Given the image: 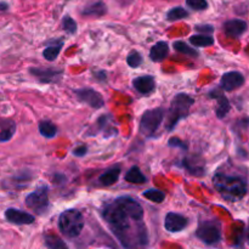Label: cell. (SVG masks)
Returning <instances> with one entry per match:
<instances>
[{
    "instance_id": "cell-33",
    "label": "cell",
    "mask_w": 249,
    "mask_h": 249,
    "mask_svg": "<svg viewBox=\"0 0 249 249\" xmlns=\"http://www.w3.org/2000/svg\"><path fill=\"white\" fill-rule=\"evenodd\" d=\"M168 143H169V146H173V147H179V148H184V150H187L186 143L182 142L180 139L173 138V139H170L169 141H168Z\"/></svg>"
},
{
    "instance_id": "cell-24",
    "label": "cell",
    "mask_w": 249,
    "mask_h": 249,
    "mask_svg": "<svg viewBox=\"0 0 249 249\" xmlns=\"http://www.w3.org/2000/svg\"><path fill=\"white\" fill-rule=\"evenodd\" d=\"M173 48H174L178 53H184V55L186 56H192V57H197V56H198V51L195 50L194 48L187 45L185 41H181V40L175 41V43L173 44Z\"/></svg>"
},
{
    "instance_id": "cell-29",
    "label": "cell",
    "mask_w": 249,
    "mask_h": 249,
    "mask_svg": "<svg viewBox=\"0 0 249 249\" xmlns=\"http://www.w3.org/2000/svg\"><path fill=\"white\" fill-rule=\"evenodd\" d=\"M126 63H128L131 68H138L139 66H141V63H142V56H141L138 51H130L128 57H126Z\"/></svg>"
},
{
    "instance_id": "cell-21",
    "label": "cell",
    "mask_w": 249,
    "mask_h": 249,
    "mask_svg": "<svg viewBox=\"0 0 249 249\" xmlns=\"http://www.w3.org/2000/svg\"><path fill=\"white\" fill-rule=\"evenodd\" d=\"M44 240H45V246L49 249H70L68 246L58 236L53 235V233L45 235Z\"/></svg>"
},
{
    "instance_id": "cell-37",
    "label": "cell",
    "mask_w": 249,
    "mask_h": 249,
    "mask_svg": "<svg viewBox=\"0 0 249 249\" xmlns=\"http://www.w3.org/2000/svg\"><path fill=\"white\" fill-rule=\"evenodd\" d=\"M248 241H249V232H248Z\"/></svg>"
},
{
    "instance_id": "cell-11",
    "label": "cell",
    "mask_w": 249,
    "mask_h": 249,
    "mask_svg": "<svg viewBox=\"0 0 249 249\" xmlns=\"http://www.w3.org/2000/svg\"><path fill=\"white\" fill-rule=\"evenodd\" d=\"M5 218L12 224L16 225H31L34 223L36 218L32 214L26 213V212L18 211V209L10 208L5 212Z\"/></svg>"
},
{
    "instance_id": "cell-17",
    "label": "cell",
    "mask_w": 249,
    "mask_h": 249,
    "mask_svg": "<svg viewBox=\"0 0 249 249\" xmlns=\"http://www.w3.org/2000/svg\"><path fill=\"white\" fill-rule=\"evenodd\" d=\"M168 55H169V45L165 41H158L151 48L150 58L153 62H160L165 60Z\"/></svg>"
},
{
    "instance_id": "cell-1",
    "label": "cell",
    "mask_w": 249,
    "mask_h": 249,
    "mask_svg": "<svg viewBox=\"0 0 249 249\" xmlns=\"http://www.w3.org/2000/svg\"><path fill=\"white\" fill-rule=\"evenodd\" d=\"M102 218L125 249H142L148 243L143 209L131 197L122 196L102 208Z\"/></svg>"
},
{
    "instance_id": "cell-7",
    "label": "cell",
    "mask_w": 249,
    "mask_h": 249,
    "mask_svg": "<svg viewBox=\"0 0 249 249\" xmlns=\"http://www.w3.org/2000/svg\"><path fill=\"white\" fill-rule=\"evenodd\" d=\"M197 238L208 246H214L220 242L221 240V230L220 226L215 221H203L198 225L196 230Z\"/></svg>"
},
{
    "instance_id": "cell-28",
    "label": "cell",
    "mask_w": 249,
    "mask_h": 249,
    "mask_svg": "<svg viewBox=\"0 0 249 249\" xmlns=\"http://www.w3.org/2000/svg\"><path fill=\"white\" fill-rule=\"evenodd\" d=\"M15 130H16V126H15L12 122H10L9 125H6L0 131V142H6V141L11 140V138L15 134Z\"/></svg>"
},
{
    "instance_id": "cell-32",
    "label": "cell",
    "mask_w": 249,
    "mask_h": 249,
    "mask_svg": "<svg viewBox=\"0 0 249 249\" xmlns=\"http://www.w3.org/2000/svg\"><path fill=\"white\" fill-rule=\"evenodd\" d=\"M108 117L107 116H104V117H101V118H99L97 119V122H96V124H94V133L96 134L97 131H100V130H105V128H106L107 125H108Z\"/></svg>"
},
{
    "instance_id": "cell-10",
    "label": "cell",
    "mask_w": 249,
    "mask_h": 249,
    "mask_svg": "<svg viewBox=\"0 0 249 249\" xmlns=\"http://www.w3.org/2000/svg\"><path fill=\"white\" fill-rule=\"evenodd\" d=\"M245 84V77L240 72H228L221 77L220 85L226 91H232Z\"/></svg>"
},
{
    "instance_id": "cell-3",
    "label": "cell",
    "mask_w": 249,
    "mask_h": 249,
    "mask_svg": "<svg viewBox=\"0 0 249 249\" xmlns=\"http://www.w3.org/2000/svg\"><path fill=\"white\" fill-rule=\"evenodd\" d=\"M195 104V100L187 94H178L173 99L170 105L169 112L167 114V121H165V128L167 130H173L178 123L182 118H186L190 113V108Z\"/></svg>"
},
{
    "instance_id": "cell-31",
    "label": "cell",
    "mask_w": 249,
    "mask_h": 249,
    "mask_svg": "<svg viewBox=\"0 0 249 249\" xmlns=\"http://www.w3.org/2000/svg\"><path fill=\"white\" fill-rule=\"evenodd\" d=\"M186 2L191 9L196 10V11L206 10L207 7H208V2H207V0H186Z\"/></svg>"
},
{
    "instance_id": "cell-5",
    "label": "cell",
    "mask_w": 249,
    "mask_h": 249,
    "mask_svg": "<svg viewBox=\"0 0 249 249\" xmlns=\"http://www.w3.org/2000/svg\"><path fill=\"white\" fill-rule=\"evenodd\" d=\"M165 111L163 108L148 109L142 114L140 121V134L143 138H152L164 119Z\"/></svg>"
},
{
    "instance_id": "cell-25",
    "label": "cell",
    "mask_w": 249,
    "mask_h": 249,
    "mask_svg": "<svg viewBox=\"0 0 249 249\" xmlns=\"http://www.w3.org/2000/svg\"><path fill=\"white\" fill-rule=\"evenodd\" d=\"M142 196L145 197V198H147L148 201L155 202V203H162V202L165 199L164 192L160 191V190H155V189L147 190V191L143 192Z\"/></svg>"
},
{
    "instance_id": "cell-12",
    "label": "cell",
    "mask_w": 249,
    "mask_h": 249,
    "mask_svg": "<svg viewBox=\"0 0 249 249\" xmlns=\"http://www.w3.org/2000/svg\"><path fill=\"white\" fill-rule=\"evenodd\" d=\"M31 74H33L36 79L39 80L40 83H53L62 74V71H57V70H53V68H38V67H33L29 70Z\"/></svg>"
},
{
    "instance_id": "cell-14",
    "label": "cell",
    "mask_w": 249,
    "mask_h": 249,
    "mask_svg": "<svg viewBox=\"0 0 249 249\" xmlns=\"http://www.w3.org/2000/svg\"><path fill=\"white\" fill-rule=\"evenodd\" d=\"M209 97L211 99H215L218 102V107H216V116L219 118H224L226 114L230 112V102H229L228 97L223 94L221 91H219L218 89H214L209 92Z\"/></svg>"
},
{
    "instance_id": "cell-19",
    "label": "cell",
    "mask_w": 249,
    "mask_h": 249,
    "mask_svg": "<svg viewBox=\"0 0 249 249\" xmlns=\"http://www.w3.org/2000/svg\"><path fill=\"white\" fill-rule=\"evenodd\" d=\"M124 179H125V181L130 182V184H136V185L145 184V182L147 181L146 177L141 173V170L139 169L138 167H133L131 169H129Z\"/></svg>"
},
{
    "instance_id": "cell-13",
    "label": "cell",
    "mask_w": 249,
    "mask_h": 249,
    "mask_svg": "<svg viewBox=\"0 0 249 249\" xmlns=\"http://www.w3.org/2000/svg\"><path fill=\"white\" fill-rule=\"evenodd\" d=\"M133 87L142 95H148L156 89V80L153 75H140L133 80Z\"/></svg>"
},
{
    "instance_id": "cell-26",
    "label": "cell",
    "mask_w": 249,
    "mask_h": 249,
    "mask_svg": "<svg viewBox=\"0 0 249 249\" xmlns=\"http://www.w3.org/2000/svg\"><path fill=\"white\" fill-rule=\"evenodd\" d=\"M189 16V12L186 11L182 7H174V9L170 10L167 15L168 21H179V19L186 18Z\"/></svg>"
},
{
    "instance_id": "cell-30",
    "label": "cell",
    "mask_w": 249,
    "mask_h": 249,
    "mask_svg": "<svg viewBox=\"0 0 249 249\" xmlns=\"http://www.w3.org/2000/svg\"><path fill=\"white\" fill-rule=\"evenodd\" d=\"M62 28L65 29L67 33L70 34H74L75 31H77V23L73 18H71L70 16L63 17L62 19Z\"/></svg>"
},
{
    "instance_id": "cell-4",
    "label": "cell",
    "mask_w": 249,
    "mask_h": 249,
    "mask_svg": "<svg viewBox=\"0 0 249 249\" xmlns=\"http://www.w3.org/2000/svg\"><path fill=\"white\" fill-rule=\"evenodd\" d=\"M84 228V218L77 209H67L58 216V229L67 238H75Z\"/></svg>"
},
{
    "instance_id": "cell-27",
    "label": "cell",
    "mask_w": 249,
    "mask_h": 249,
    "mask_svg": "<svg viewBox=\"0 0 249 249\" xmlns=\"http://www.w3.org/2000/svg\"><path fill=\"white\" fill-rule=\"evenodd\" d=\"M105 12H106V7L102 2H97V4L91 5L84 10V15H87V16H101Z\"/></svg>"
},
{
    "instance_id": "cell-36",
    "label": "cell",
    "mask_w": 249,
    "mask_h": 249,
    "mask_svg": "<svg viewBox=\"0 0 249 249\" xmlns=\"http://www.w3.org/2000/svg\"><path fill=\"white\" fill-rule=\"evenodd\" d=\"M94 75H95V78H96V79L102 80V82H104V80H106L107 73L105 72V71H101V72H96Z\"/></svg>"
},
{
    "instance_id": "cell-16",
    "label": "cell",
    "mask_w": 249,
    "mask_h": 249,
    "mask_svg": "<svg viewBox=\"0 0 249 249\" xmlns=\"http://www.w3.org/2000/svg\"><path fill=\"white\" fill-rule=\"evenodd\" d=\"M203 160L197 156L186 157L182 160V167L191 175H203Z\"/></svg>"
},
{
    "instance_id": "cell-15",
    "label": "cell",
    "mask_w": 249,
    "mask_h": 249,
    "mask_svg": "<svg viewBox=\"0 0 249 249\" xmlns=\"http://www.w3.org/2000/svg\"><path fill=\"white\" fill-rule=\"evenodd\" d=\"M247 23L242 19H230L224 23V32L228 36L238 38L247 31Z\"/></svg>"
},
{
    "instance_id": "cell-18",
    "label": "cell",
    "mask_w": 249,
    "mask_h": 249,
    "mask_svg": "<svg viewBox=\"0 0 249 249\" xmlns=\"http://www.w3.org/2000/svg\"><path fill=\"white\" fill-rule=\"evenodd\" d=\"M119 175H121V168H111V169L106 170L104 174H101V177L99 178V181L102 186H112L118 181Z\"/></svg>"
},
{
    "instance_id": "cell-35",
    "label": "cell",
    "mask_w": 249,
    "mask_h": 249,
    "mask_svg": "<svg viewBox=\"0 0 249 249\" xmlns=\"http://www.w3.org/2000/svg\"><path fill=\"white\" fill-rule=\"evenodd\" d=\"M196 29L201 32H208V33H212L214 31V28L212 26H197Z\"/></svg>"
},
{
    "instance_id": "cell-22",
    "label": "cell",
    "mask_w": 249,
    "mask_h": 249,
    "mask_svg": "<svg viewBox=\"0 0 249 249\" xmlns=\"http://www.w3.org/2000/svg\"><path fill=\"white\" fill-rule=\"evenodd\" d=\"M190 43L197 48H206V46H211L214 44V39L211 36H206V34H196L190 38Z\"/></svg>"
},
{
    "instance_id": "cell-9",
    "label": "cell",
    "mask_w": 249,
    "mask_h": 249,
    "mask_svg": "<svg viewBox=\"0 0 249 249\" xmlns=\"http://www.w3.org/2000/svg\"><path fill=\"white\" fill-rule=\"evenodd\" d=\"M187 225H189V220L186 216L181 215V214L170 212L165 215L164 228L169 232H180V231L185 230Z\"/></svg>"
},
{
    "instance_id": "cell-34",
    "label": "cell",
    "mask_w": 249,
    "mask_h": 249,
    "mask_svg": "<svg viewBox=\"0 0 249 249\" xmlns=\"http://www.w3.org/2000/svg\"><path fill=\"white\" fill-rule=\"evenodd\" d=\"M87 152H88V147L85 145H80L73 150V155L77 156V157H83V156L87 155Z\"/></svg>"
},
{
    "instance_id": "cell-20",
    "label": "cell",
    "mask_w": 249,
    "mask_h": 249,
    "mask_svg": "<svg viewBox=\"0 0 249 249\" xmlns=\"http://www.w3.org/2000/svg\"><path fill=\"white\" fill-rule=\"evenodd\" d=\"M39 133L44 136V138L53 139L55 138L56 133H57V128L55 124L50 121H41L39 123Z\"/></svg>"
},
{
    "instance_id": "cell-6",
    "label": "cell",
    "mask_w": 249,
    "mask_h": 249,
    "mask_svg": "<svg viewBox=\"0 0 249 249\" xmlns=\"http://www.w3.org/2000/svg\"><path fill=\"white\" fill-rule=\"evenodd\" d=\"M26 206L29 209L34 212V213L41 214L49 208V189L48 186L43 185L39 186L36 191L31 192L28 196L26 197Z\"/></svg>"
},
{
    "instance_id": "cell-2",
    "label": "cell",
    "mask_w": 249,
    "mask_h": 249,
    "mask_svg": "<svg viewBox=\"0 0 249 249\" xmlns=\"http://www.w3.org/2000/svg\"><path fill=\"white\" fill-rule=\"evenodd\" d=\"M213 185L216 191L226 201H240L247 194V182L242 177H238V175L216 173L213 178Z\"/></svg>"
},
{
    "instance_id": "cell-8",
    "label": "cell",
    "mask_w": 249,
    "mask_h": 249,
    "mask_svg": "<svg viewBox=\"0 0 249 249\" xmlns=\"http://www.w3.org/2000/svg\"><path fill=\"white\" fill-rule=\"evenodd\" d=\"M75 96L83 104L88 105L91 108H101L105 105V100L100 92L95 91L94 89H88V88H83V89H77L74 91Z\"/></svg>"
},
{
    "instance_id": "cell-23",
    "label": "cell",
    "mask_w": 249,
    "mask_h": 249,
    "mask_svg": "<svg viewBox=\"0 0 249 249\" xmlns=\"http://www.w3.org/2000/svg\"><path fill=\"white\" fill-rule=\"evenodd\" d=\"M62 46H63V43L62 41H60V43L57 44H53V45H50L48 46V48H45V50L43 51V56L45 57V60L48 61H55L56 58H57V56L60 55L61 50H62Z\"/></svg>"
}]
</instances>
